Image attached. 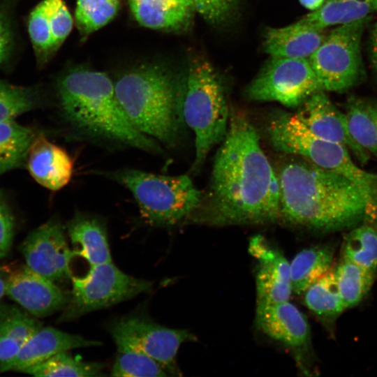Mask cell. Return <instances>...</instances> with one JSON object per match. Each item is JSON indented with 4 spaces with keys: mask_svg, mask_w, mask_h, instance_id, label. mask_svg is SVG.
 Listing matches in <instances>:
<instances>
[{
    "mask_svg": "<svg viewBox=\"0 0 377 377\" xmlns=\"http://www.w3.org/2000/svg\"><path fill=\"white\" fill-rule=\"evenodd\" d=\"M133 196L141 217L152 227L175 226L198 208L201 192L186 175H162L134 168L103 172Z\"/></svg>",
    "mask_w": 377,
    "mask_h": 377,
    "instance_id": "obj_6",
    "label": "cell"
},
{
    "mask_svg": "<svg viewBox=\"0 0 377 377\" xmlns=\"http://www.w3.org/2000/svg\"><path fill=\"white\" fill-rule=\"evenodd\" d=\"M38 104V97L31 89L0 80V121L15 119Z\"/></svg>",
    "mask_w": 377,
    "mask_h": 377,
    "instance_id": "obj_34",
    "label": "cell"
},
{
    "mask_svg": "<svg viewBox=\"0 0 377 377\" xmlns=\"http://www.w3.org/2000/svg\"><path fill=\"white\" fill-rule=\"evenodd\" d=\"M135 20L142 27L159 31L186 29L195 10L191 0H127Z\"/></svg>",
    "mask_w": 377,
    "mask_h": 377,
    "instance_id": "obj_21",
    "label": "cell"
},
{
    "mask_svg": "<svg viewBox=\"0 0 377 377\" xmlns=\"http://www.w3.org/2000/svg\"><path fill=\"white\" fill-rule=\"evenodd\" d=\"M10 33L0 13V64L7 58L10 49Z\"/></svg>",
    "mask_w": 377,
    "mask_h": 377,
    "instance_id": "obj_38",
    "label": "cell"
},
{
    "mask_svg": "<svg viewBox=\"0 0 377 377\" xmlns=\"http://www.w3.org/2000/svg\"><path fill=\"white\" fill-rule=\"evenodd\" d=\"M257 327L267 336L293 350L307 349L311 339L306 316L288 301L257 304Z\"/></svg>",
    "mask_w": 377,
    "mask_h": 377,
    "instance_id": "obj_16",
    "label": "cell"
},
{
    "mask_svg": "<svg viewBox=\"0 0 377 377\" xmlns=\"http://www.w3.org/2000/svg\"><path fill=\"white\" fill-rule=\"evenodd\" d=\"M267 131L277 151L300 156L353 181L367 198V219L377 218V174L357 166L346 147L314 135L296 113L276 112L271 117Z\"/></svg>",
    "mask_w": 377,
    "mask_h": 377,
    "instance_id": "obj_5",
    "label": "cell"
},
{
    "mask_svg": "<svg viewBox=\"0 0 377 377\" xmlns=\"http://www.w3.org/2000/svg\"><path fill=\"white\" fill-rule=\"evenodd\" d=\"M334 251L327 245L303 249L290 263L292 292L302 295L332 269Z\"/></svg>",
    "mask_w": 377,
    "mask_h": 377,
    "instance_id": "obj_24",
    "label": "cell"
},
{
    "mask_svg": "<svg viewBox=\"0 0 377 377\" xmlns=\"http://www.w3.org/2000/svg\"><path fill=\"white\" fill-rule=\"evenodd\" d=\"M249 249L259 262L256 276L257 304L288 301L292 286L290 263L283 254L260 235L250 240Z\"/></svg>",
    "mask_w": 377,
    "mask_h": 377,
    "instance_id": "obj_15",
    "label": "cell"
},
{
    "mask_svg": "<svg viewBox=\"0 0 377 377\" xmlns=\"http://www.w3.org/2000/svg\"><path fill=\"white\" fill-rule=\"evenodd\" d=\"M15 221L6 199L0 192V258L10 250L14 236Z\"/></svg>",
    "mask_w": 377,
    "mask_h": 377,
    "instance_id": "obj_37",
    "label": "cell"
},
{
    "mask_svg": "<svg viewBox=\"0 0 377 377\" xmlns=\"http://www.w3.org/2000/svg\"><path fill=\"white\" fill-rule=\"evenodd\" d=\"M119 0H77L75 20L82 38L108 24L117 15Z\"/></svg>",
    "mask_w": 377,
    "mask_h": 377,
    "instance_id": "obj_31",
    "label": "cell"
},
{
    "mask_svg": "<svg viewBox=\"0 0 377 377\" xmlns=\"http://www.w3.org/2000/svg\"><path fill=\"white\" fill-rule=\"evenodd\" d=\"M10 270L0 266V299L6 295L8 279Z\"/></svg>",
    "mask_w": 377,
    "mask_h": 377,
    "instance_id": "obj_40",
    "label": "cell"
},
{
    "mask_svg": "<svg viewBox=\"0 0 377 377\" xmlns=\"http://www.w3.org/2000/svg\"><path fill=\"white\" fill-rule=\"evenodd\" d=\"M75 247V256L84 258L91 267L112 262L107 228L97 216L76 212L65 226Z\"/></svg>",
    "mask_w": 377,
    "mask_h": 377,
    "instance_id": "obj_19",
    "label": "cell"
},
{
    "mask_svg": "<svg viewBox=\"0 0 377 377\" xmlns=\"http://www.w3.org/2000/svg\"><path fill=\"white\" fill-rule=\"evenodd\" d=\"M71 298L59 318L68 322L149 291L151 281L133 277L112 262L92 266L82 277L72 278Z\"/></svg>",
    "mask_w": 377,
    "mask_h": 377,
    "instance_id": "obj_8",
    "label": "cell"
},
{
    "mask_svg": "<svg viewBox=\"0 0 377 377\" xmlns=\"http://www.w3.org/2000/svg\"><path fill=\"white\" fill-rule=\"evenodd\" d=\"M371 60L372 67L377 75V21L374 27L371 36Z\"/></svg>",
    "mask_w": 377,
    "mask_h": 377,
    "instance_id": "obj_39",
    "label": "cell"
},
{
    "mask_svg": "<svg viewBox=\"0 0 377 377\" xmlns=\"http://www.w3.org/2000/svg\"><path fill=\"white\" fill-rule=\"evenodd\" d=\"M343 257L376 274L377 230L366 224L355 226L345 239Z\"/></svg>",
    "mask_w": 377,
    "mask_h": 377,
    "instance_id": "obj_30",
    "label": "cell"
},
{
    "mask_svg": "<svg viewBox=\"0 0 377 377\" xmlns=\"http://www.w3.org/2000/svg\"><path fill=\"white\" fill-rule=\"evenodd\" d=\"M324 91L320 90L312 94L296 114L314 135L346 147L359 162L367 163L369 154L353 138L345 113L333 104Z\"/></svg>",
    "mask_w": 377,
    "mask_h": 377,
    "instance_id": "obj_14",
    "label": "cell"
},
{
    "mask_svg": "<svg viewBox=\"0 0 377 377\" xmlns=\"http://www.w3.org/2000/svg\"><path fill=\"white\" fill-rule=\"evenodd\" d=\"M195 10L209 23L226 21L233 13L237 0H191Z\"/></svg>",
    "mask_w": 377,
    "mask_h": 377,
    "instance_id": "obj_36",
    "label": "cell"
},
{
    "mask_svg": "<svg viewBox=\"0 0 377 377\" xmlns=\"http://www.w3.org/2000/svg\"><path fill=\"white\" fill-rule=\"evenodd\" d=\"M369 19L337 26L309 58L322 90L345 91L360 80L361 40Z\"/></svg>",
    "mask_w": 377,
    "mask_h": 377,
    "instance_id": "obj_9",
    "label": "cell"
},
{
    "mask_svg": "<svg viewBox=\"0 0 377 377\" xmlns=\"http://www.w3.org/2000/svg\"><path fill=\"white\" fill-rule=\"evenodd\" d=\"M102 343L69 334L51 327L39 328L19 352L8 361L0 364V372L24 373L62 350L97 346Z\"/></svg>",
    "mask_w": 377,
    "mask_h": 377,
    "instance_id": "obj_17",
    "label": "cell"
},
{
    "mask_svg": "<svg viewBox=\"0 0 377 377\" xmlns=\"http://www.w3.org/2000/svg\"><path fill=\"white\" fill-rule=\"evenodd\" d=\"M51 0H43L31 11L29 22V34L41 61H46L55 52L50 23Z\"/></svg>",
    "mask_w": 377,
    "mask_h": 377,
    "instance_id": "obj_33",
    "label": "cell"
},
{
    "mask_svg": "<svg viewBox=\"0 0 377 377\" xmlns=\"http://www.w3.org/2000/svg\"><path fill=\"white\" fill-rule=\"evenodd\" d=\"M50 23L52 43L56 52L71 33L73 20L64 0H51Z\"/></svg>",
    "mask_w": 377,
    "mask_h": 377,
    "instance_id": "obj_35",
    "label": "cell"
},
{
    "mask_svg": "<svg viewBox=\"0 0 377 377\" xmlns=\"http://www.w3.org/2000/svg\"><path fill=\"white\" fill-rule=\"evenodd\" d=\"M182 84L184 119L195 135L193 170H198L214 146L225 138L229 110L221 83L207 59H193Z\"/></svg>",
    "mask_w": 377,
    "mask_h": 377,
    "instance_id": "obj_7",
    "label": "cell"
},
{
    "mask_svg": "<svg viewBox=\"0 0 377 377\" xmlns=\"http://www.w3.org/2000/svg\"><path fill=\"white\" fill-rule=\"evenodd\" d=\"M300 3L311 11L318 9L325 0H299Z\"/></svg>",
    "mask_w": 377,
    "mask_h": 377,
    "instance_id": "obj_41",
    "label": "cell"
},
{
    "mask_svg": "<svg viewBox=\"0 0 377 377\" xmlns=\"http://www.w3.org/2000/svg\"><path fill=\"white\" fill-rule=\"evenodd\" d=\"M320 90L308 59L271 57L247 87L246 96L253 101H276L296 108Z\"/></svg>",
    "mask_w": 377,
    "mask_h": 377,
    "instance_id": "obj_10",
    "label": "cell"
},
{
    "mask_svg": "<svg viewBox=\"0 0 377 377\" xmlns=\"http://www.w3.org/2000/svg\"><path fill=\"white\" fill-rule=\"evenodd\" d=\"M6 295L33 316L42 318L63 310L71 292L25 265L10 271Z\"/></svg>",
    "mask_w": 377,
    "mask_h": 377,
    "instance_id": "obj_13",
    "label": "cell"
},
{
    "mask_svg": "<svg viewBox=\"0 0 377 377\" xmlns=\"http://www.w3.org/2000/svg\"><path fill=\"white\" fill-rule=\"evenodd\" d=\"M374 12H377V0H325L300 21L313 28L325 29L369 17Z\"/></svg>",
    "mask_w": 377,
    "mask_h": 377,
    "instance_id": "obj_23",
    "label": "cell"
},
{
    "mask_svg": "<svg viewBox=\"0 0 377 377\" xmlns=\"http://www.w3.org/2000/svg\"><path fill=\"white\" fill-rule=\"evenodd\" d=\"M66 233L65 226L54 217L32 230L20 246L26 265L57 284L73 276L70 265L75 254Z\"/></svg>",
    "mask_w": 377,
    "mask_h": 377,
    "instance_id": "obj_12",
    "label": "cell"
},
{
    "mask_svg": "<svg viewBox=\"0 0 377 377\" xmlns=\"http://www.w3.org/2000/svg\"><path fill=\"white\" fill-rule=\"evenodd\" d=\"M62 116L70 127L87 138L161 154L158 142L140 132L125 113L114 82L103 72L73 68L57 81Z\"/></svg>",
    "mask_w": 377,
    "mask_h": 377,
    "instance_id": "obj_3",
    "label": "cell"
},
{
    "mask_svg": "<svg viewBox=\"0 0 377 377\" xmlns=\"http://www.w3.org/2000/svg\"><path fill=\"white\" fill-rule=\"evenodd\" d=\"M36 134L14 119L0 121V175L22 166Z\"/></svg>",
    "mask_w": 377,
    "mask_h": 377,
    "instance_id": "obj_26",
    "label": "cell"
},
{
    "mask_svg": "<svg viewBox=\"0 0 377 377\" xmlns=\"http://www.w3.org/2000/svg\"><path fill=\"white\" fill-rule=\"evenodd\" d=\"M305 306L322 320H332L346 307L332 269L304 293Z\"/></svg>",
    "mask_w": 377,
    "mask_h": 377,
    "instance_id": "obj_27",
    "label": "cell"
},
{
    "mask_svg": "<svg viewBox=\"0 0 377 377\" xmlns=\"http://www.w3.org/2000/svg\"><path fill=\"white\" fill-rule=\"evenodd\" d=\"M345 114L353 138L377 158V101L350 97Z\"/></svg>",
    "mask_w": 377,
    "mask_h": 377,
    "instance_id": "obj_25",
    "label": "cell"
},
{
    "mask_svg": "<svg viewBox=\"0 0 377 377\" xmlns=\"http://www.w3.org/2000/svg\"><path fill=\"white\" fill-rule=\"evenodd\" d=\"M36 317L20 306L0 304V364L13 358L40 328Z\"/></svg>",
    "mask_w": 377,
    "mask_h": 377,
    "instance_id": "obj_22",
    "label": "cell"
},
{
    "mask_svg": "<svg viewBox=\"0 0 377 377\" xmlns=\"http://www.w3.org/2000/svg\"><path fill=\"white\" fill-rule=\"evenodd\" d=\"M327 34L325 29L309 27L299 20L284 27L269 29L264 49L271 57L309 59Z\"/></svg>",
    "mask_w": 377,
    "mask_h": 377,
    "instance_id": "obj_20",
    "label": "cell"
},
{
    "mask_svg": "<svg viewBox=\"0 0 377 377\" xmlns=\"http://www.w3.org/2000/svg\"><path fill=\"white\" fill-rule=\"evenodd\" d=\"M68 350L60 351L47 360L32 367L24 373L34 376H103L104 364L89 362L74 357Z\"/></svg>",
    "mask_w": 377,
    "mask_h": 377,
    "instance_id": "obj_29",
    "label": "cell"
},
{
    "mask_svg": "<svg viewBox=\"0 0 377 377\" xmlns=\"http://www.w3.org/2000/svg\"><path fill=\"white\" fill-rule=\"evenodd\" d=\"M337 285L347 308L360 303L368 293L376 274L343 257L334 269Z\"/></svg>",
    "mask_w": 377,
    "mask_h": 377,
    "instance_id": "obj_28",
    "label": "cell"
},
{
    "mask_svg": "<svg viewBox=\"0 0 377 377\" xmlns=\"http://www.w3.org/2000/svg\"><path fill=\"white\" fill-rule=\"evenodd\" d=\"M26 164L34 179L51 191H58L66 186L73 172V161L68 153L43 133L36 134Z\"/></svg>",
    "mask_w": 377,
    "mask_h": 377,
    "instance_id": "obj_18",
    "label": "cell"
},
{
    "mask_svg": "<svg viewBox=\"0 0 377 377\" xmlns=\"http://www.w3.org/2000/svg\"><path fill=\"white\" fill-rule=\"evenodd\" d=\"M280 219L321 231L356 226L367 219L368 202L353 181L308 161H293L278 172Z\"/></svg>",
    "mask_w": 377,
    "mask_h": 377,
    "instance_id": "obj_2",
    "label": "cell"
},
{
    "mask_svg": "<svg viewBox=\"0 0 377 377\" xmlns=\"http://www.w3.org/2000/svg\"><path fill=\"white\" fill-rule=\"evenodd\" d=\"M117 98L128 118L142 133L167 147L182 137L183 84L163 66L142 64L114 82Z\"/></svg>",
    "mask_w": 377,
    "mask_h": 377,
    "instance_id": "obj_4",
    "label": "cell"
},
{
    "mask_svg": "<svg viewBox=\"0 0 377 377\" xmlns=\"http://www.w3.org/2000/svg\"><path fill=\"white\" fill-rule=\"evenodd\" d=\"M108 330L117 349L142 353L160 363L169 374L174 375H179L176 357L180 346L197 340L187 330L166 327L137 314L113 321Z\"/></svg>",
    "mask_w": 377,
    "mask_h": 377,
    "instance_id": "obj_11",
    "label": "cell"
},
{
    "mask_svg": "<svg viewBox=\"0 0 377 377\" xmlns=\"http://www.w3.org/2000/svg\"><path fill=\"white\" fill-rule=\"evenodd\" d=\"M207 220L215 225L261 224L280 219L277 174L243 114L230 116L210 179Z\"/></svg>",
    "mask_w": 377,
    "mask_h": 377,
    "instance_id": "obj_1",
    "label": "cell"
},
{
    "mask_svg": "<svg viewBox=\"0 0 377 377\" xmlns=\"http://www.w3.org/2000/svg\"><path fill=\"white\" fill-rule=\"evenodd\" d=\"M119 377H165L170 374L164 367L149 356L138 350L121 348L111 371Z\"/></svg>",
    "mask_w": 377,
    "mask_h": 377,
    "instance_id": "obj_32",
    "label": "cell"
}]
</instances>
